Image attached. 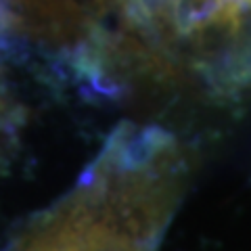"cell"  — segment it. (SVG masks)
<instances>
[{"label":"cell","instance_id":"cell-1","mask_svg":"<svg viewBox=\"0 0 251 251\" xmlns=\"http://www.w3.org/2000/svg\"><path fill=\"white\" fill-rule=\"evenodd\" d=\"M191 172V155L172 132L124 122L6 251H159Z\"/></svg>","mask_w":251,"mask_h":251}]
</instances>
